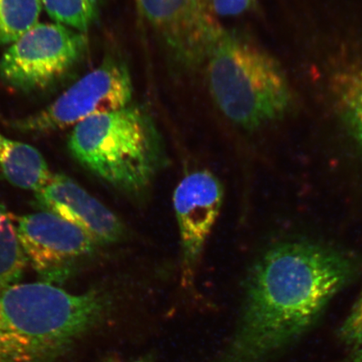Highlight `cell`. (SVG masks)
<instances>
[{
  "label": "cell",
  "mask_w": 362,
  "mask_h": 362,
  "mask_svg": "<svg viewBox=\"0 0 362 362\" xmlns=\"http://www.w3.org/2000/svg\"><path fill=\"white\" fill-rule=\"evenodd\" d=\"M87 47L85 33L58 23H38L8 45L0 59V78L25 92L47 88L74 66Z\"/></svg>",
  "instance_id": "5"
},
{
  "label": "cell",
  "mask_w": 362,
  "mask_h": 362,
  "mask_svg": "<svg viewBox=\"0 0 362 362\" xmlns=\"http://www.w3.org/2000/svg\"><path fill=\"white\" fill-rule=\"evenodd\" d=\"M68 146L86 168L129 194L146 191L164 163L155 129L134 107L98 113L80 122Z\"/></svg>",
  "instance_id": "4"
},
{
  "label": "cell",
  "mask_w": 362,
  "mask_h": 362,
  "mask_svg": "<svg viewBox=\"0 0 362 362\" xmlns=\"http://www.w3.org/2000/svg\"><path fill=\"white\" fill-rule=\"evenodd\" d=\"M106 296L45 282L0 291V362H54L101 320Z\"/></svg>",
  "instance_id": "2"
},
{
  "label": "cell",
  "mask_w": 362,
  "mask_h": 362,
  "mask_svg": "<svg viewBox=\"0 0 362 362\" xmlns=\"http://www.w3.org/2000/svg\"><path fill=\"white\" fill-rule=\"evenodd\" d=\"M336 93L343 123L362 153V64L339 75Z\"/></svg>",
  "instance_id": "12"
},
{
  "label": "cell",
  "mask_w": 362,
  "mask_h": 362,
  "mask_svg": "<svg viewBox=\"0 0 362 362\" xmlns=\"http://www.w3.org/2000/svg\"><path fill=\"white\" fill-rule=\"evenodd\" d=\"M140 13L181 64L206 58L221 28L210 0H136Z\"/></svg>",
  "instance_id": "8"
},
{
  "label": "cell",
  "mask_w": 362,
  "mask_h": 362,
  "mask_svg": "<svg viewBox=\"0 0 362 362\" xmlns=\"http://www.w3.org/2000/svg\"><path fill=\"white\" fill-rule=\"evenodd\" d=\"M354 257L325 244H277L249 273L241 320L216 362H269L315 325L358 273Z\"/></svg>",
  "instance_id": "1"
},
{
  "label": "cell",
  "mask_w": 362,
  "mask_h": 362,
  "mask_svg": "<svg viewBox=\"0 0 362 362\" xmlns=\"http://www.w3.org/2000/svg\"><path fill=\"white\" fill-rule=\"evenodd\" d=\"M206 60L212 98L235 124L259 128L287 112L291 92L286 76L274 59L250 40L223 29Z\"/></svg>",
  "instance_id": "3"
},
{
  "label": "cell",
  "mask_w": 362,
  "mask_h": 362,
  "mask_svg": "<svg viewBox=\"0 0 362 362\" xmlns=\"http://www.w3.org/2000/svg\"><path fill=\"white\" fill-rule=\"evenodd\" d=\"M49 17L68 28L87 33L98 13V0H40Z\"/></svg>",
  "instance_id": "15"
},
{
  "label": "cell",
  "mask_w": 362,
  "mask_h": 362,
  "mask_svg": "<svg viewBox=\"0 0 362 362\" xmlns=\"http://www.w3.org/2000/svg\"><path fill=\"white\" fill-rule=\"evenodd\" d=\"M133 86L125 65L107 58L44 110L13 122L21 132L45 134L75 126L88 117L121 110L132 98Z\"/></svg>",
  "instance_id": "6"
},
{
  "label": "cell",
  "mask_w": 362,
  "mask_h": 362,
  "mask_svg": "<svg viewBox=\"0 0 362 362\" xmlns=\"http://www.w3.org/2000/svg\"><path fill=\"white\" fill-rule=\"evenodd\" d=\"M223 188L207 170L187 175L174 193V207L181 244L183 282L192 281L205 244L218 217Z\"/></svg>",
  "instance_id": "9"
},
{
  "label": "cell",
  "mask_w": 362,
  "mask_h": 362,
  "mask_svg": "<svg viewBox=\"0 0 362 362\" xmlns=\"http://www.w3.org/2000/svg\"><path fill=\"white\" fill-rule=\"evenodd\" d=\"M26 261L17 229L0 202V291L20 281Z\"/></svg>",
  "instance_id": "13"
},
{
  "label": "cell",
  "mask_w": 362,
  "mask_h": 362,
  "mask_svg": "<svg viewBox=\"0 0 362 362\" xmlns=\"http://www.w3.org/2000/svg\"><path fill=\"white\" fill-rule=\"evenodd\" d=\"M16 229L26 259L52 284L67 281L99 245L83 230L47 211L21 217Z\"/></svg>",
  "instance_id": "7"
},
{
  "label": "cell",
  "mask_w": 362,
  "mask_h": 362,
  "mask_svg": "<svg viewBox=\"0 0 362 362\" xmlns=\"http://www.w3.org/2000/svg\"><path fill=\"white\" fill-rule=\"evenodd\" d=\"M210 3L216 17H234L250 11L255 0H210Z\"/></svg>",
  "instance_id": "17"
},
{
  "label": "cell",
  "mask_w": 362,
  "mask_h": 362,
  "mask_svg": "<svg viewBox=\"0 0 362 362\" xmlns=\"http://www.w3.org/2000/svg\"><path fill=\"white\" fill-rule=\"evenodd\" d=\"M347 362H362V346L351 351V355Z\"/></svg>",
  "instance_id": "18"
},
{
  "label": "cell",
  "mask_w": 362,
  "mask_h": 362,
  "mask_svg": "<svg viewBox=\"0 0 362 362\" xmlns=\"http://www.w3.org/2000/svg\"><path fill=\"white\" fill-rule=\"evenodd\" d=\"M35 201L42 211L78 226L98 244L115 243L124 236L119 217L65 175H52L35 192Z\"/></svg>",
  "instance_id": "10"
},
{
  "label": "cell",
  "mask_w": 362,
  "mask_h": 362,
  "mask_svg": "<svg viewBox=\"0 0 362 362\" xmlns=\"http://www.w3.org/2000/svg\"><path fill=\"white\" fill-rule=\"evenodd\" d=\"M337 337L351 351L362 346V291L339 327Z\"/></svg>",
  "instance_id": "16"
},
{
  "label": "cell",
  "mask_w": 362,
  "mask_h": 362,
  "mask_svg": "<svg viewBox=\"0 0 362 362\" xmlns=\"http://www.w3.org/2000/svg\"><path fill=\"white\" fill-rule=\"evenodd\" d=\"M40 0H0V47H7L39 23Z\"/></svg>",
  "instance_id": "14"
},
{
  "label": "cell",
  "mask_w": 362,
  "mask_h": 362,
  "mask_svg": "<svg viewBox=\"0 0 362 362\" xmlns=\"http://www.w3.org/2000/svg\"><path fill=\"white\" fill-rule=\"evenodd\" d=\"M0 169L16 187L38 191L47 182L51 173L37 149L16 141L0 133Z\"/></svg>",
  "instance_id": "11"
},
{
  "label": "cell",
  "mask_w": 362,
  "mask_h": 362,
  "mask_svg": "<svg viewBox=\"0 0 362 362\" xmlns=\"http://www.w3.org/2000/svg\"><path fill=\"white\" fill-rule=\"evenodd\" d=\"M137 362H141V361H137Z\"/></svg>",
  "instance_id": "19"
}]
</instances>
